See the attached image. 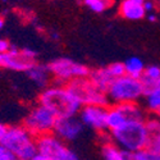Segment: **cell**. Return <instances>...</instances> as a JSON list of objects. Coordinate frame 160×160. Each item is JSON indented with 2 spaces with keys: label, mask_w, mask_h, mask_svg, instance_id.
Returning <instances> with one entry per match:
<instances>
[{
  "label": "cell",
  "mask_w": 160,
  "mask_h": 160,
  "mask_svg": "<svg viewBox=\"0 0 160 160\" xmlns=\"http://www.w3.org/2000/svg\"><path fill=\"white\" fill-rule=\"evenodd\" d=\"M148 136L149 133L145 119H127L122 126L110 131L112 141L122 150L129 152L146 148Z\"/></svg>",
  "instance_id": "6da1fadb"
},
{
  "label": "cell",
  "mask_w": 160,
  "mask_h": 160,
  "mask_svg": "<svg viewBox=\"0 0 160 160\" xmlns=\"http://www.w3.org/2000/svg\"><path fill=\"white\" fill-rule=\"evenodd\" d=\"M38 102L48 106L57 117L77 115L82 108V104L67 86H51L45 88L38 95Z\"/></svg>",
  "instance_id": "7a4b0ae2"
},
{
  "label": "cell",
  "mask_w": 160,
  "mask_h": 160,
  "mask_svg": "<svg viewBox=\"0 0 160 160\" xmlns=\"http://www.w3.org/2000/svg\"><path fill=\"white\" fill-rule=\"evenodd\" d=\"M0 142L5 145L19 160H33L35 155L37 154L36 140L24 126L7 127Z\"/></svg>",
  "instance_id": "3957f363"
},
{
  "label": "cell",
  "mask_w": 160,
  "mask_h": 160,
  "mask_svg": "<svg viewBox=\"0 0 160 160\" xmlns=\"http://www.w3.org/2000/svg\"><path fill=\"white\" fill-rule=\"evenodd\" d=\"M106 95L110 102H136L143 96V87L140 78L132 77L129 74H123L115 78L106 90Z\"/></svg>",
  "instance_id": "277c9868"
},
{
  "label": "cell",
  "mask_w": 160,
  "mask_h": 160,
  "mask_svg": "<svg viewBox=\"0 0 160 160\" xmlns=\"http://www.w3.org/2000/svg\"><path fill=\"white\" fill-rule=\"evenodd\" d=\"M37 154L33 160H77L78 155L72 151L54 133H44L36 137Z\"/></svg>",
  "instance_id": "5b68a950"
},
{
  "label": "cell",
  "mask_w": 160,
  "mask_h": 160,
  "mask_svg": "<svg viewBox=\"0 0 160 160\" xmlns=\"http://www.w3.org/2000/svg\"><path fill=\"white\" fill-rule=\"evenodd\" d=\"M68 90L74 95V98L82 105H106L110 104L106 92L99 90L91 82L88 77L74 78L67 83Z\"/></svg>",
  "instance_id": "8992f818"
},
{
  "label": "cell",
  "mask_w": 160,
  "mask_h": 160,
  "mask_svg": "<svg viewBox=\"0 0 160 160\" xmlns=\"http://www.w3.org/2000/svg\"><path fill=\"white\" fill-rule=\"evenodd\" d=\"M57 115L52 113L48 106L40 104L28 113L24 118L23 126L27 128L33 136H40L44 133H50L54 129V124L57 122Z\"/></svg>",
  "instance_id": "52a82bcc"
},
{
  "label": "cell",
  "mask_w": 160,
  "mask_h": 160,
  "mask_svg": "<svg viewBox=\"0 0 160 160\" xmlns=\"http://www.w3.org/2000/svg\"><path fill=\"white\" fill-rule=\"evenodd\" d=\"M36 51L31 49L19 50L17 46L10 44L8 51L0 52V68L16 72H26L36 63Z\"/></svg>",
  "instance_id": "ba28073f"
},
{
  "label": "cell",
  "mask_w": 160,
  "mask_h": 160,
  "mask_svg": "<svg viewBox=\"0 0 160 160\" xmlns=\"http://www.w3.org/2000/svg\"><path fill=\"white\" fill-rule=\"evenodd\" d=\"M49 71L58 82H69L79 77H88L90 69L86 65L79 64L69 58H58L48 64Z\"/></svg>",
  "instance_id": "9c48e42d"
},
{
  "label": "cell",
  "mask_w": 160,
  "mask_h": 160,
  "mask_svg": "<svg viewBox=\"0 0 160 160\" xmlns=\"http://www.w3.org/2000/svg\"><path fill=\"white\" fill-rule=\"evenodd\" d=\"M108 110L109 108L106 105H82L81 110L78 112V117L85 127L104 132L108 129V124H106Z\"/></svg>",
  "instance_id": "30bf717a"
},
{
  "label": "cell",
  "mask_w": 160,
  "mask_h": 160,
  "mask_svg": "<svg viewBox=\"0 0 160 160\" xmlns=\"http://www.w3.org/2000/svg\"><path fill=\"white\" fill-rule=\"evenodd\" d=\"M85 124L77 115L58 117L54 124V135L62 138L64 142H73L83 133Z\"/></svg>",
  "instance_id": "8fae6325"
},
{
  "label": "cell",
  "mask_w": 160,
  "mask_h": 160,
  "mask_svg": "<svg viewBox=\"0 0 160 160\" xmlns=\"http://www.w3.org/2000/svg\"><path fill=\"white\" fill-rule=\"evenodd\" d=\"M145 0H122L119 5V14L128 21H141L146 17L143 8Z\"/></svg>",
  "instance_id": "7c38bea8"
},
{
  "label": "cell",
  "mask_w": 160,
  "mask_h": 160,
  "mask_svg": "<svg viewBox=\"0 0 160 160\" xmlns=\"http://www.w3.org/2000/svg\"><path fill=\"white\" fill-rule=\"evenodd\" d=\"M27 74V77L31 79V81L38 86V87H45L49 81H50V77H51V73L49 71V67L48 64H40V63H35L30 69H27L24 72Z\"/></svg>",
  "instance_id": "4fadbf2b"
},
{
  "label": "cell",
  "mask_w": 160,
  "mask_h": 160,
  "mask_svg": "<svg viewBox=\"0 0 160 160\" xmlns=\"http://www.w3.org/2000/svg\"><path fill=\"white\" fill-rule=\"evenodd\" d=\"M148 127V143L146 149L160 155V119H150L146 122Z\"/></svg>",
  "instance_id": "5bb4252c"
},
{
  "label": "cell",
  "mask_w": 160,
  "mask_h": 160,
  "mask_svg": "<svg viewBox=\"0 0 160 160\" xmlns=\"http://www.w3.org/2000/svg\"><path fill=\"white\" fill-rule=\"evenodd\" d=\"M88 78L91 79V82L94 83L99 90L106 92L108 87L110 86V83L115 79V77L113 76V73L110 72L109 67H102L96 71H92L88 74Z\"/></svg>",
  "instance_id": "9a60e30c"
},
{
  "label": "cell",
  "mask_w": 160,
  "mask_h": 160,
  "mask_svg": "<svg viewBox=\"0 0 160 160\" xmlns=\"http://www.w3.org/2000/svg\"><path fill=\"white\" fill-rule=\"evenodd\" d=\"M140 81L143 87V95L150 92L160 83V67L159 65H149L146 67Z\"/></svg>",
  "instance_id": "2e32d148"
},
{
  "label": "cell",
  "mask_w": 160,
  "mask_h": 160,
  "mask_svg": "<svg viewBox=\"0 0 160 160\" xmlns=\"http://www.w3.org/2000/svg\"><path fill=\"white\" fill-rule=\"evenodd\" d=\"M101 156L106 160H131L132 152L122 150L118 145L112 142H105L101 146Z\"/></svg>",
  "instance_id": "e0dca14e"
},
{
  "label": "cell",
  "mask_w": 160,
  "mask_h": 160,
  "mask_svg": "<svg viewBox=\"0 0 160 160\" xmlns=\"http://www.w3.org/2000/svg\"><path fill=\"white\" fill-rule=\"evenodd\" d=\"M127 121V117L123 114V112L118 108L117 105H113L108 110V118H106V124H108V129H115L119 126H122Z\"/></svg>",
  "instance_id": "ac0fdd59"
},
{
  "label": "cell",
  "mask_w": 160,
  "mask_h": 160,
  "mask_svg": "<svg viewBox=\"0 0 160 160\" xmlns=\"http://www.w3.org/2000/svg\"><path fill=\"white\" fill-rule=\"evenodd\" d=\"M124 68H126V73L132 76V77H136L140 78L145 71V63L141 58L138 57H131L124 62Z\"/></svg>",
  "instance_id": "d6986e66"
},
{
  "label": "cell",
  "mask_w": 160,
  "mask_h": 160,
  "mask_svg": "<svg viewBox=\"0 0 160 160\" xmlns=\"http://www.w3.org/2000/svg\"><path fill=\"white\" fill-rule=\"evenodd\" d=\"M114 105H117L123 112L127 119H143V113L136 102H122V104H114Z\"/></svg>",
  "instance_id": "ffe728a7"
},
{
  "label": "cell",
  "mask_w": 160,
  "mask_h": 160,
  "mask_svg": "<svg viewBox=\"0 0 160 160\" xmlns=\"http://www.w3.org/2000/svg\"><path fill=\"white\" fill-rule=\"evenodd\" d=\"M145 102H146V108L150 112L155 113L158 109H160V83L152 88L150 92L145 94Z\"/></svg>",
  "instance_id": "44dd1931"
},
{
  "label": "cell",
  "mask_w": 160,
  "mask_h": 160,
  "mask_svg": "<svg viewBox=\"0 0 160 160\" xmlns=\"http://www.w3.org/2000/svg\"><path fill=\"white\" fill-rule=\"evenodd\" d=\"M85 5L95 13H102L114 4V0H83Z\"/></svg>",
  "instance_id": "7402d4cb"
},
{
  "label": "cell",
  "mask_w": 160,
  "mask_h": 160,
  "mask_svg": "<svg viewBox=\"0 0 160 160\" xmlns=\"http://www.w3.org/2000/svg\"><path fill=\"white\" fill-rule=\"evenodd\" d=\"M131 160H160V155L150 151L149 149L143 148L141 150H137L135 152H132Z\"/></svg>",
  "instance_id": "603a6c76"
},
{
  "label": "cell",
  "mask_w": 160,
  "mask_h": 160,
  "mask_svg": "<svg viewBox=\"0 0 160 160\" xmlns=\"http://www.w3.org/2000/svg\"><path fill=\"white\" fill-rule=\"evenodd\" d=\"M16 155L13 154L5 145L0 142V160H16Z\"/></svg>",
  "instance_id": "cb8c5ba5"
},
{
  "label": "cell",
  "mask_w": 160,
  "mask_h": 160,
  "mask_svg": "<svg viewBox=\"0 0 160 160\" xmlns=\"http://www.w3.org/2000/svg\"><path fill=\"white\" fill-rule=\"evenodd\" d=\"M10 48V42L7 41L4 38H0V52H4V51H8Z\"/></svg>",
  "instance_id": "d4e9b609"
},
{
  "label": "cell",
  "mask_w": 160,
  "mask_h": 160,
  "mask_svg": "<svg viewBox=\"0 0 160 160\" xmlns=\"http://www.w3.org/2000/svg\"><path fill=\"white\" fill-rule=\"evenodd\" d=\"M143 8H145L146 13H150V12H154L155 4L151 2V0H145V2H143Z\"/></svg>",
  "instance_id": "484cf974"
},
{
  "label": "cell",
  "mask_w": 160,
  "mask_h": 160,
  "mask_svg": "<svg viewBox=\"0 0 160 160\" xmlns=\"http://www.w3.org/2000/svg\"><path fill=\"white\" fill-rule=\"evenodd\" d=\"M146 18H148V21H150V22H155V21L158 19L156 16L152 14V12H150V14H148V13H146Z\"/></svg>",
  "instance_id": "4316f807"
},
{
  "label": "cell",
  "mask_w": 160,
  "mask_h": 160,
  "mask_svg": "<svg viewBox=\"0 0 160 160\" xmlns=\"http://www.w3.org/2000/svg\"><path fill=\"white\" fill-rule=\"evenodd\" d=\"M5 131H7V126H4L3 123H0V140L3 138V136H4Z\"/></svg>",
  "instance_id": "83f0119b"
},
{
  "label": "cell",
  "mask_w": 160,
  "mask_h": 160,
  "mask_svg": "<svg viewBox=\"0 0 160 160\" xmlns=\"http://www.w3.org/2000/svg\"><path fill=\"white\" fill-rule=\"evenodd\" d=\"M3 27H4V18L0 17V31L3 30Z\"/></svg>",
  "instance_id": "f1b7e54d"
},
{
  "label": "cell",
  "mask_w": 160,
  "mask_h": 160,
  "mask_svg": "<svg viewBox=\"0 0 160 160\" xmlns=\"http://www.w3.org/2000/svg\"><path fill=\"white\" fill-rule=\"evenodd\" d=\"M51 36H52V38H55V40H58V38H59V35H58V33H52Z\"/></svg>",
  "instance_id": "f546056e"
},
{
  "label": "cell",
  "mask_w": 160,
  "mask_h": 160,
  "mask_svg": "<svg viewBox=\"0 0 160 160\" xmlns=\"http://www.w3.org/2000/svg\"><path fill=\"white\" fill-rule=\"evenodd\" d=\"M155 114H156V117H158V119H160V109H158V110L155 112Z\"/></svg>",
  "instance_id": "4dcf8cb0"
},
{
  "label": "cell",
  "mask_w": 160,
  "mask_h": 160,
  "mask_svg": "<svg viewBox=\"0 0 160 160\" xmlns=\"http://www.w3.org/2000/svg\"><path fill=\"white\" fill-rule=\"evenodd\" d=\"M3 2H4V3H7V2H8V0H3Z\"/></svg>",
  "instance_id": "1f68e13d"
}]
</instances>
